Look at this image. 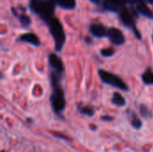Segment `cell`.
Returning a JSON list of instances; mask_svg holds the SVG:
<instances>
[{
    "label": "cell",
    "instance_id": "cell-5",
    "mask_svg": "<svg viewBox=\"0 0 153 152\" xmlns=\"http://www.w3.org/2000/svg\"><path fill=\"white\" fill-rule=\"evenodd\" d=\"M99 75L104 83L110 85V86H113V87L117 88V89L122 90H128L127 85L117 75H116L112 73L107 72L105 70H100Z\"/></svg>",
    "mask_w": 153,
    "mask_h": 152
},
{
    "label": "cell",
    "instance_id": "cell-13",
    "mask_svg": "<svg viewBox=\"0 0 153 152\" xmlns=\"http://www.w3.org/2000/svg\"><path fill=\"white\" fill-rule=\"evenodd\" d=\"M143 82L146 85H153V71L151 68H148L144 73L142 75Z\"/></svg>",
    "mask_w": 153,
    "mask_h": 152
},
{
    "label": "cell",
    "instance_id": "cell-7",
    "mask_svg": "<svg viewBox=\"0 0 153 152\" xmlns=\"http://www.w3.org/2000/svg\"><path fill=\"white\" fill-rule=\"evenodd\" d=\"M107 37L109 39V40L117 46L123 45L125 43V37L122 31L117 28H110L108 30Z\"/></svg>",
    "mask_w": 153,
    "mask_h": 152
},
{
    "label": "cell",
    "instance_id": "cell-24",
    "mask_svg": "<svg viewBox=\"0 0 153 152\" xmlns=\"http://www.w3.org/2000/svg\"><path fill=\"white\" fill-rule=\"evenodd\" d=\"M152 40H153V36H152Z\"/></svg>",
    "mask_w": 153,
    "mask_h": 152
},
{
    "label": "cell",
    "instance_id": "cell-6",
    "mask_svg": "<svg viewBox=\"0 0 153 152\" xmlns=\"http://www.w3.org/2000/svg\"><path fill=\"white\" fill-rule=\"evenodd\" d=\"M128 4V0H104L103 6L110 12H119Z\"/></svg>",
    "mask_w": 153,
    "mask_h": 152
},
{
    "label": "cell",
    "instance_id": "cell-20",
    "mask_svg": "<svg viewBox=\"0 0 153 152\" xmlns=\"http://www.w3.org/2000/svg\"><path fill=\"white\" fill-rule=\"evenodd\" d=\"M101 120H102V121L110 122V121H112V120H113V117H112V116H102V117H101Z\"/></svg>",
    "mask_w": 153,
    "mask_h": 152
},
{
    "label": "cell",
    "instance_id": "cell-18",
    "mask_svg": "<svg viewBox=\"0 0 153 152\" xmlns=\"http://www.w3.org/2000/svg\"><path fill=\"white\" fill-rule=\"evenodd\" d=\"M19 19H20V22H21V24L23 26V27H28L30 24V18L25 14H22L20 16H18Z\"/></svg>",
    "mask_w": 153,
    "mask_h": 152
},
{
    "label": "cell",
    "instance_id": "cell-4",
    "mask_svg": "<svg viewBox=\"0 0 153 152\" xmlns=\"http://www.w3.org/2000/svg\"><path fill=\"white\" fill-rule=\"evenodd\" d=\"M119 15H120V19L122 21V22L128 28H130L132 30H134V34L136 35V37L138 39H141V34L140 32L137 30L136 29V18H137V11L133 7L131 10L127 9L126 6L125 8H123L121 11L118 12Z\"/></svg>",
    "mask_w": 153,
    "mask_h": 152
},
{
    "label": "cell",
    "instance_id": "cell-22",
    "mask_svg": "<svg viewBox=\"0 0 153 152\" xmlns=\"http://www.w3.org/2000/svg\"><path fill=\"white\" fill-rule=\"evenodd\" d=\"M149 4H152L153 5V0H146Z\"/></svg>",
    "mask_w": 153,
    "mask_h": 152
},
{
    "label": "cell",
    "instance_id": "cell-17",
    "mask_svg": "<svg viewBox=\"0 0 153 152\" xmlns=\"http://www.w3.org/2000/svg\"><path fill=\"white\" fill-rule=\"evenodd\" d=\"M140 111H141L142 116H143L144 118L150 119V118H152V111H151V110H150L146 106L142 105V106L140 107Z\"/></svg>",
    "mask_w": 153,
    "mask_h": 152
},
{
    "label": "cell",
    "instance_id": "cell-12",
    "mask_svg": "<svg viewBox=\"0 0 153 152\" xmlns=\"http://www.w3.org/2000/svg\"><path fill=\"white\" fill-rule=\"evenodd\" d=\"M111 102L117 106V107H125L126 106V99L125 98L118 92H115L113 94V97H112V99H111Z\"/></svg>",
    "mask_w": 153,
    "mask_h": 152
},
{
    "label": "cell",
    "instance_id": "cell-11",
    "mask_svg": "<svg viewBox=\"0 0 153 152\" xmlns=\"http://www.w3.org/2000/svg\"><path fill=\"white\" fill-rule=\"evenodd\" d=\"M20 39L23 42H26V43H29V44H31L33 46H36V47H39L40 46V40L39 39V37L33 33H26V34H23L20 37Z\"/></svg>",
    "mask_w": 153,
    "mask_h": 152
},
{
    "label": "cell",
    "instance_id": "cell-21",
    "mask_svg": "<svg viewBox=\"0 0 153 152\" xmlns=\"http://www.w3.org/2000/svg\"><path fill=\"white\" fill-rule=\"evenodd\" d=\"M100 0H91V2H93L94 4H99Z\"/></svg>",
    "mask_w": 153,
    "mask_h": 152
},
{
    "label": "cell",
    "instance_id": "cell-16",
    "mask_svg": "<svg viewBox=\"0 0 153 152\" xmlns=\"http://www.w3.org/2000/svg\"><path fill=\"white\" fill-rule=\"evenodd\" d=\"M79 111L82 115H84V116H93L95 112L93 110V108H90V107H82V108H79Z\"/></svg>",
    "mask_w": 153,
    "mask_h": 152
},
{
    "label": "cell",
    "instance_id": "cell-8",
    "mask_svg": "<svg viewBox=\"0 0 153 152\" xmlns=\"http://www.w3.org/2000/svg\"><path fill=\"white\" fill-rule=\"evenodd\" d=\"M48 62L54 73L61 74L64 72L65 68L63 65V62L60 59V57L57 56L56 54H50L48 56Z\"/></svg>",
    "mask_w": 153,
    "mask_h": 152
},
{
    "label": "cell",
    "instance_id": "cell-9",
    "mask_svg": "<svg viewBox=\"0 0 153 152\" xmlns=\"http://www.w3.org/2000/svg\"><path fill=\"white\" fill-rule=\"evenodd\" d=\"M90 31L91 33L94 36V37H97V38H103V37H106L107 36V33H108V29L100 24V23H94V24H91V27H90Z\"/></svg>",
    "mask_w": 153,
    "mask_h": 152
},
{
    "label": "cell",
    "instance_id": "cell-14",
    "mask_svg": "<svg viewBox=\"0 0 153 152\" xmlns=\"http://www.w3.org/2000/svg\"><path fill=\"white\" fill-rule=\"evenodd\" d=\"M56 4L65 9H74L75 7V0H56Z\"/></svg>",
    "mask_w": 153,
    "mask_h": 152
},
{
    "label": "cell",
    "instance_id": "cell-23",
    "mask_svg": "<svg viewBox=\"0 0 153 152\" xmlns=\"http://www.w3.org/2000/svg\"><path fill=\"white\" fill-rule=\"evenodd\" d=\"M0 77H2V74H1V73H0Z\"/></svg>",
    "mask_w": 153,
    "mask_h": 152
},
{
    "label": "cell",
    "instance_id": "cell-19",
    "mask_svg": "<svg viewBox=\"0 0 153 152\" xmlns=\"http://www.w3.org/2000/svg\"><path fill=\"white\" fill-rule=\"evenodd\" d=\"M115 54V50L111 47H108V48H104L101 50V55L105 57H109L111 56H113Z\"/></svg>",
    "mask_w": 153,
    "mask_h": 152
},
{
    "label": "cell",
    "instance_id": "cell-2",
    "mask_svg": "<svg viewBox=\"0 0 153 152\" xmlns=\"http://www.w3.org/2000/svg\"><path fill=\"white\" fill-rule=\"evenodd\" d=\"M56 0H31L30 9L42 20L48 22L55 12Z\"/></svg>",
    "mask_w": 153,
    "mask_h": 152
},
{
    "label": "cell",
    "instance_id": "cell-1",
    "mask_svg": "<svg viewBox=\"0 0 153 152\" xmlns=\"http://www.w3.org/2000/svg\"><path fill=\"white\" fill-rule=\"evenodd\" d=\"M51 85L53 87V91L50 96V103L54 113L61 116L65 108V99L64 90L61 89L59 84V74L52 73L51 74Z\"/></svg>",
    "mask_w": 153,
    "mask_h": 152
},
{
    "label": "cell",
    "instance_id": "cell-15",
    "mask_svg": "<svg viewBox=\"0 0 153 152\" xmlns=\"http://www.w3.org/2000/svg\"><path fill=\"white\" fill-rule=\"evenodd\" d=\"M131 125L134 129H141L143 126V123L141 121V119L134 114L132 113V116H131Z\"/></svg>",
    "mask_w": 153,
    "mask_h": 152
},
{
    "label": "cell",
    "instance_id": "cell-10",
    "mask_svg": "<svg viewBox=\"0 0 153 152\" xmlns=\"http://www.w3.org/2000/svg\"><path fill=\"white\" fill-rule=\"evenodd\" d=\"M134 7L138 13L147 17V18H150V19H153V13L152 12V10L145 4L144 1L143 0H141L139 3H137L134 6H132Z\"/></svg>",
    "mask_w": 153,
    "mask_h": 152
},
{
    "label": "cell",
    "instance_id": "cell-3",
    "mask_svg": "<svg viewBox=\"0 0 153 152\" xmlns=\"http://www.w3.org/2000/svg\"><path fill=\"white\" fill-rule=\"evenodd\" d=\"M49 30L55 40V48L56 51H60L65 41V34L63 26L59 20L56 18H52L49 22Z\"/></svg>",
    "mask_w": 153,
    "mask_h": 152
}]
</instances>
